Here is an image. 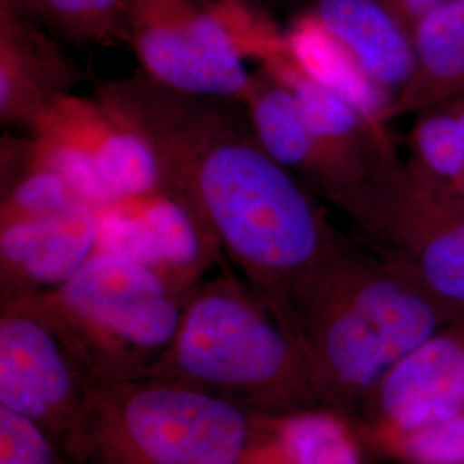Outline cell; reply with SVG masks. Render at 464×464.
I'll use <instances>...</instances> for the list:
<instances>
[{"mask_svg":"<svg viewBox=\"0 0 464 464\" xmlns=\"http://www.w3.org/2000/svg\"><path fill=\"white\" fill-rule=\"evenodd\" d=\"M84 74L63 47L26 17L0 16V122L30 133Z\"/></svg>","mask_w":464,"mask_h":464,"instance_id":"cell-14","label":"cell"},{"mask_svg":"<svg viewBox=\"0 0 464 464\" xmlns=\"http://www.w3.org/2000/svg\"><path fill=\"white\" fill-rule=\"evenodd\" d=\"M415 72L399 93L391 121L464 99V0H446L411 28Z\"/></svg>","mask_w":464,"mask_h":464,"instance_id":"cell-17","label":"cell"},{"mask_svg":"<svg viewBox=\"0 0 464 464\" xmlns=\"http://www.w3.org/2000/svg\"><path fill=\"white\" fill-rule=\"evenodd\" d=\"M463 411L464 320H456L392 366L348 421L366 448Z\"/></svg>","mask_w":464,"mask_h":464,"instance_id":"cell-11","label":"cell"},{"mask_svg":"<svg viewBox=\"0 0 464 464\" xmlns=\"http://www.w3.org/2000/svg\"><path fill=\"white\" fill-rule=\"evenodd\" d=\"M274 2L276 0H218V5L264 16V13H266V9H270V5Z\"/></svg>","mask_w":464,"mask_h":464,"instance_id":"cell-26","label":"cell"},{"mask_svg":"<svg viewBox=\"0 0 464 464\" xmlns=\"http://www.w3.org/2000/svg\"><path fill=\"white\" fill-rule=\"evenodd\" d=\"M0 170V227L86 203L59 174L34 157L32 140L26 133H4Z\"/></svg>","mask_w":464,"mask_h":464,"instance_id":"cell-19","label":"cell"},{"mask_svg":"<svg viewBox=\"0 0 464 464\" xmlns=\"http://www.w3.org/2000/svg\"><path fill=\"white\" fill-rule=\"evenodd\" d=\"M0 310V408L34 423L76 463L100 383L32 308Z\"/></svg>","mask_w":464,"mask_h":464,"instance_id":"cell-7","label":"cell"},{"mask_svg":"<svg viewBox=\"0 0 464 464\" xmlns=\"http://www.w3.org/2000/svg\"><path fill=\"white\" fill-rule=\"evenodd\" d=\"M308 11L394 105L415 72L410 30L379 0H312Z\"/></svg>","mask_w":464,"mask_h":464,"instance_id":"cell-15","label":"cell"},{"mask_svg":"<svg viewBox=\"0 0 464 464\" xmlns=\"http://www.w3.org/2000/svg\"><path fill=\"white\" fill-rule=\"evenodd\" d=\"M97 251L149 266L183 295L224 262L216 234L186 199L162 186L97 208Z\"/></svg>","mask_w":464,"mask_h":464,"instance_id":"cell-10","label":"cell"},{"mask_svg":"<svg viewBox=\"0 0 464 464\" xmlns=\"http://www.w3.org/2000/svg\"><path fill=\"white\" fill-rule=\"evenodd\" d=\"M258 415L155 379L100 385L74 464H236Z\"/></svg>","mask_w":464,"mask_h":464,"instance_id":"cell-5","label":"cell"},{"mask_svg":"<svg viewBox=\"0 0 464 464\" xmlns=\"http://www.w3.org/2000/svg\"><path fill=\"white\" fill-rule=\"evenodd\" d=\"M391 464H396V463H391Z\"/></svg>","mask_w":464,"mask_h":464,"instance_id":"cell-28","label":"cell"},{"mask_svg":"<svg viewBox=\"0 0 464 464\" xmlns=\"http://www.w3.org/2000/svg\"><path fill=\"white\" fill-rule=\"evenodd\" d=\"M399 21L410 30L415 26L420 17L430 13L431 9L439 7L446 0H379Z\"/></svg>","mask_w":464,"mask_h":464,"instance_id":"cell-24","label":"cell"},{"mask_svg":"<svg viewBox=\"0 0 464 464\" xmlns=\"http://www.w3.org/2000/svg\"><path fill=\"white\" fill-rule=\"evenodd\" d=\"M0 464H74L34 423L0 408Z\"/></svg>","mask_w":464,"mask_h":464,"instance_id":"cell-23","label":"cell"},{"mask_svg":"<svg viewBox=\"0 0 464 464\" xmlns=\"http://www.w3.org/2000/svg\"><path fill=\"white\" fill-rule=\"evenodd\" d=\"M0 16L26 17L42 23L38 0H0Z\"/></svg>","mask_w":464,"mask_h":464,"instance_id":"cell-25","label":"cell"},{"mask_svg":"<svg viewBox=\"0 0 464 464\" xmlns=\"http://www.w3.org/2000/svg\"><path fill=\"white\" fill-rule=\"evenodd\" d=\"M366 456L396 464H464V411L420 430L366 446Z\"/></svg>","mask_w":464,"mask_h":464,"instance_id":"cell-22","label":"cell"},{"mask_svg":"<svg viewBox=\"0 0 464 464\" xmlns=\"http://www.w3.org/2000/svg\"><path fill=\"white\" fill-rule=\"evenodd\" d=\"M95 97L282 314L299 282L346 237L315 193L266 151L241 102L176 90L143 69L103 82Z\"/></svg>","mask_w":464,"mask_h":464,"instance_id":"cell-1","label":"cell"},{"mask_svg":"<svg viewBox=\"0 0 464 464\" xmlns=\"http://www.w3.org/2000/svg\"><path fill=\"white\" fill-rule=\"evenodd\" d=\"M126 36L141 69L176 90L239 100L251 82L243 50L205 0H126Z\"/></svg>","mask_w":464,"mask_h":464,"instance_id":"cell-8","label":"cell"},{"mask_svg":"<svg viewBox=\"0 0 464 464\" xmlns=\"http://www.w3.org/2000/svg\"><path fill=\"white\" fill-rule=\"evenodd\" d=\"M365 448L344 416L327 408L258 415L236 464H366Z\"/></svg>","mask_w":464,"mask_h":464,"instance_id":"cell-16","label":"cell"},{"mask_svg":"<svg viewBox=\"0 0 464 464\" xmlns=\"http://www.w3.org/2000/svg\"><path fill=\"white\" fill-rule=\"evenodd\" d=\"M363 243L406 272L454 320H464V201L416 176L399 155L339 208Z\"/></svg>","mask_w":464,"mask_h":464,"instance_id":"cell-6","label":"cell"},{"mask_svg":"<svg viewBox=\"0 0 464 464\" xmlns=\"http://www.w3.org/2000/svg\"><path fill=\"white\" fill-rule=\"evenodd\" d=\"M408 147L416 176L464 201V134L446 105L416 114Z\"/></svg>","mask_w":464,"mask_h":464,"instance_id":"cell-20","label":"cell"},{"mask_svg":"<svg viewBox=\"0 0 464 464\" xmlns=\"http://www.w3.org/2000/svg\"><path fill=\"white\" fill-rule=\"evenodd\" d=\"M26 134L34 157L95 208L164 183L151 151L97 97H61Z\"/></svg>","mask_w":464,"mask_h":464,"instance_id":"cell-9","label":"cell"},{"mask_svg":"<svg viewBox=\"0 0 464 464\" xmlns=\"http://www.w3.org/2000/svg\"><path fill=\"white\" fill-rule=\"evenodd\" d=\"M446 107L450 111V114L456 117V121H458V124H459V128H461L464 134V99L454 100L450 103H446Z\"/></svg>","mask_w":464,"mask_h":464,"instance_id":"cell-27","label":"cell"},{"mask_svg":"<svg viewBox=\"0 0 464 464\" xmlns=\"http://www.w3.org/2000/svg\"><path fill=\"white\" fill-rule=\"evenodd\" d=\"M266 151L316 197L337 208L362 186L329 147L314 133L293 92L258 67L246 92L237 100Z\"/></svg>","mask_w":464,"mask_h":464,"instance_id":"cell-13","label":"cell"},{"mask_svg":"<svg viewBox=\"0 0 464 464\" xmlns=\"http://www.w3.org/2000/svg\"><path fill=\"white\" fill-rule=\"evenodd\" d=\"M40 21L84 45H128L126 0H38Z\"/></svg>","mask_w":464,"mask_h":464,"instance_id":"cell-21","label":"cell"},{"mask_svg":"<svg viewBox=\"0 0 464 464\" xmlns=\"http://www.w3.org/2000/svg\"><path fill=\"white\" fill-rule=\"evenodd\" d=\"M99 214L78 203L0 227V306L49 295L97 251Z\"/></svg>","mask_w":464,"mask_h":464,"instance_id":"cell-12","label":"cell"},{"mask_svg":"<svg viewBox=\"0 0 464 464\" xmlns=\"http://www.w3.org/2000/svg\"><path fill=\"white\" fill-rule=\"evenodd\" d=\"M188 296L149 266L95 251L55 291L14 304L47 320L90 375L111 385L147 377L174 341Z\"/></svg>","mask_w":464,"mask_h":464,"instance_id":"cell-4","label":"cell"},{"mask_svg":"<svg viewBox=\"0 0 464 464\" xmlns=\"http://www.w3.org/2000/svg\"><path fill=\"white\" fill-rule=\"evenodd\" d=\"M287 47L299 66L316 82L335 92L373 122H391L392 102L360 71L308 9L301 13L284 34Z\"/></svg>","mask_w":464,"mask_h":464,"instance_id":"cell-18","label":"cell"},{"mask_svg":"<svg viewBox=\"0 0 464 464\" xmlns=\"http://www.w3.org/2000/svg\"><path fill=\"white\" fill-rule=\"evenodd\" d=\"M322 408L349 420L383 375L456 322L406 272L348 237L285 303Z\"/></svg>","mask_w":464,"mask_h":464,"instance_id":"cell-2","label":"cell"},{"mask_svg":"<svg viewBox=\"0 0 464 464\" xmlns=\"http://www.w3.org/2000/svg\"><path fill=\"white\" fill-rule=\"evenodd\" d=\"M143 379L189 387L262 415L322 408L287 316L229 270L191 291L174 341Z\"/></svg>","mask_w":464,"mask_h":464,"instance_id":"cell-3","label":"cell"}]
</instances>
